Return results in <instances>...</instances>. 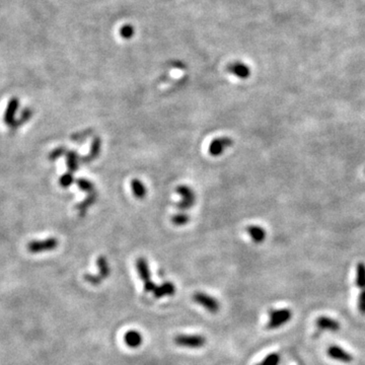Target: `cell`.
<instances>
[{"label": "cell", "mask_w": 365, "mask_h": 365, "mask_svg": "<svg viewBox=\"0 0 365 365\" xmlns=\"http://www.w3.org/2000/svg\"><path fill=\"white\" fill-rule=\"evenodd\" d=\"M292 311L288 308L279 309V310H271L269 312V320L266 324L268 330H276L283 326H285L292 319Z\"/></svg>", "instance_id": "6da1fadb"}, {"label": "cell", "mask_w": 365, "mask_h": 365, "mask_svg": "<svg viewBox=\"0 0 365 365\" xmlns=\"http://www.w3.org/2000/svg\"><path fill=\"white\" fill-rule=\"evenodd\" d=\"M136 269L139 274L140 279L143 282L144 291L145 292H153L156 285L155 283L151 281L150 270L148 267V263L144 258H139L136 261Z\"/></svg>", "instance_id": "7a4b0ae2"}, {"label": "cell", "mask_w": 365, "mask_h": 365, "mask_svg": "<svg viewBox=\"0 0 365 365\" xmlns=\"http://www.w3.org/2000/svg\"><path fill=\"white\" fill-rule=\"evenodd\" d=\"M174 343L180 347L201 348L206 344V338L201 335H178L174 338Z\"/></svg>", "instance_id": "3957f363"}, {"label": "cell", "mask_w": 365, "mask_h": 365, "mask_svg": "<svg viewBox=\"0 0 365 365\" xmlns=\"http://www.w3.org/2000/svg\"><path fill=\"white\" fill-rule=\"evenodd\" d=\"M192 298L196 303L199 304V306L203 307L211 314H216L220 309L219 301L215 297L208 295L204 292H201V291L195 292Z\"/></svg>", "instance_id": "277c9868"}, {"label": "cell", "mask_w": 365, "mask_h": 365, "mask_svg": "<svg viewBox=\"0 0 365 365\" xmlns=\"http://www.w3.org/2000/svg\"><path fill=\"white\" fill-rule=\"evenodd\" d=\"M58 246V240L55 237L46 238L43 240H34L28 245V250L30 253L39 254L56 249Z\"/></svg>", "instance_id": "5b68a950"}, {"label": "cell", "mask_w": 365, "mask_h": 365, "mask_svg": "<svg viewBox=\"0 0 365 365\" xmlns=\"http://www.w3.org/2000/svg\"><path fill=\"white\" fill-rule=\"evenodd\" d=\"M177 192L182 197V201L179 202V204H178L179 209L186 210L194 205V203L196 201V196L190 187L185 186V185L179 186L177 188Z\"/></svg>", "instance_id": "8992f818"}, {"label": "cell", "mask_w": 365, "mask_h": 365, "mask_svg": "<svg viewBox=\"0 0 365 365\" xmlns=\"http://www.w3.org/2000/svg\"><path fill=\"white\" fill-rule=\"evenodd\" d=\"M232 143H233V141L229 137L216 138L210 143L209 148H208V152L212 156H219L226 149L230 147L232 145Z\"/></svg>", "instance_id": "52a82bcc"}, {"label": "cell", "mask_w": 365, "mask_h": 365, "mask_svg": "<svg viewBox=\"0 0 365 365\" xmlns=\"http://www.w3.org/2000/svg\"><path fill=\"white\" fill-rule=\"evenodd\" d=\"M327 354L330 358L342 363H351L354 359L351 353H349L348 351L343 349L340 346H336V345H333V346H330L328 348Z\"/></svg>", "instance_id": "ba28073f"}, {"label": "cell", "mask_w": 365, "mask_h": 365, "mask_svg": "<svg viewBox=\"0 0 365 365\" xmlns=\"http://www.w3.org/2000/svg\"><path fill=\"white\" fill-rule=\"evenodd\" d=\"M317 327L321 331H328V332H338L341 329L340 322L327 316H320L316 320Z\"/></svg>", "instance_id": "9c48e42d"}, {"label": "cell", "mask_w": 365, "mask_h": 365, "mask_svg": "<svg viewBox=\"0 0 365 365\" xmlns=\"http://www.w3.org/2000/svg\"><path fill=\"white\" fill-rule=\"evenodd\" d=\"M228 71L231 73L232 75L238 78H241V79H246L251 75L250 67L245 63L239 62V61H236V62H232L228 64Z\"/></svg>", "instance_id": "30bf717a"}, {"label": "cell", "mask_w": 365, "mask_h": 365, "mask_svg": "<svg viewBox=\"0 0 365 365\" xmlns=\"http://www.w3.org/2000/svg\"><path fill=\"white\" fill-rule=\"evenodd\" d=\"M155 298H161L165 296H172L176 293V286L173 282H164L159 286H156L152 292Z\"/></svg>", "instance_id": "8fae6325"}, {"label": "cell", "mask_w": 365, "mask_h": 365, "mask_svg": "<svg viewBox=\"0 0 365 365\" xmlns=\"http://www.w3.org/2000/svg\"><path fill=\"white\" fill-rule=\"evenodd\" d=\"M124 341L128 347L137 348L143 342V338H142V335L138 331L131 330L125 334Z\"/></svg>", "instance_id": "7c38bea8"}, {"label": "cell", "mask_w": 365, "mask_h": 365, "mask_svg": "<svg viewBox=\"0 0 365 365\" xmlns=\"http://www.w3.org/2000/svg\"><path fill=\"white\" fill-rule=\"evenodd\" d=\"M100 145H101V141L98 137H94L92 142H91V151L89 153V155L84 156L80 158V162L83 161L84 164H89V162L92 161L93 159H95L100 151Z\"/></svg>", "instance_id": "4fadbf2b"}, {"label": "cell", "mask_w": 365, "mask_h": 365, "mask_svg": "<svg viewBox=\"0 0 365 365\" xmlns=\"http://www.w3.org/2000/svg\"><path fill=\"white\" fill-rule=\"evenodd\" d=\"M17 109H18V100L16 98H12L7 105V108L5 110V115H4V121L7 125L11 126L12 124L15 123L14 116H15Z\"/></svg>", "instance_id": "5bb4252c"}, {"label": "cell", "mask_w": 365, "mask_h": 365, "mask_svg": "<svg viewBox=\"0 0 365 365\" xmlns=\"http://www.w3.org/2000/svg\"><path fill=\"white\" fill-rule=\"evenodd\" d=\"M247 232L250 237L257 243H261L266 238V231L263 228L258 226H249L247 228Z\"/></svg>", "instance_id": "9a60e30c"}, {"label": "cell", "mask_w": 365, "mask_h": 365, "mask_svg": "<svg viewBox=\"0 0 365 365\" xmlns=\"http://www.w3.org/2000/svg\"><path fill=\"white\" fill-rule=\"evenodd\" d=\"M131 189H132L133 195L137 199H143L146 196L147 189L144 186L143 182L138 179H134L131 181Z\"/></svg>", "instance_id": "2e32d148"}, {"label": "cell", "mask_w": 365, "mask_h": 365, "mask_svg": "<svg viewBox=\"0 0 365 365\" xmlns=\"http://www.w3.org/2000/svg\"><path fill=\"white\" fill-rule=\"evenodd\" d=\"M96 265L98 267V274L97 275L103 280L108 278V276L111 273V269H110V265H109L107 258L104 257V256L98 257L97 260H96Z\"/></svg>", "instance_id": "e0dca14e"}, {"label": "cell", "mask_w": 365, "mask_h": 365, "mask_svg": "<svg viewBox=\"0 0 365 365\" xmlns=\"http://www.w3.org/2000/svg\"><path fill=\"white\" fill-rule=\"evenodd\" d=\"M97 200V194L96 192H92V193H90V195L85 199L84 202L79 203V204L77 205V210L79 212L80 215H85L87 210L91 206L93 205V203H95V201Z\"/></svg>", "instance_id": "ac0fdd59"}, {"label": "cell", "mask_w": 365, "mask_h": 365, "mask_svg": "<svg viewBox=\"0 0 365 365\" xmlns=\"http://www.w3.org/2000/svg\"><path fill=\"white\" fill-rule=\"evenodd\" d=\"M356 287L360 290L365 289V264L360 262L356 265V278H355Z\"/></svg>", "instance_id": "d6986e66"}, {"label": "cell", "mask_w": 365, "mask_h": 365, "mask_svg": "<svg viewBox=\"0 0 365 365\" xmlns=\"http://www.w3.org/2000/svg\"><path fill=\"white\" fill-rule=\"evenodd\" d=\"M66 162H67V168L70 173H74L77 171L80 158L78 154L75 151H67L66 153Z\"/></svg>", "instance_id": "ffe728a7"}, {"label": "cell", "mask_w": 365, "mask_h": 365, "mask_svg": "<svg viewBox=\"0 0 365 365\" xmlns=\"http://www.w3.org/2000/svg\"><path fill=\"white\" fill-rule=\"evenodd\" d=\"M281 361V356L278 353H271L264 358L261 362L256 365H279Z\"/></svg>", "instance_id": "44dd1931"}, {"label": "cell", "mask_w": 365, "mask_h": 365, "mask_svg": "<svg viewBox=\"0 0 365 365\" xmlns=\"http://www.w3.org/2000/svg\"><path fill=\"white\" fill-rule=\"evenodd\" d=\"M76 184L78 186V188L84 191V192H89V193H92L94 192V186L92 182L85 178H80L76 181Z\"/></svg>", "instance_id": "7402d4cb"}, {"label": "cell", "mask_w": 365, "mask_h": 365, "mask_svg": "<svg viewBox=\"0 0 365 365\" xmlns=\"http://www.w3.org/2000/svg\"><path fill=\"white\" fill-rule=\"evenodd\" d=\"M190 220V216L186 213H177L172 217V222L174 223L175 226H184L186 223H188Z\"/></svg>", "instance_id": "603a6c76"}, {"label": "cell", "mask_w": 365, "mask_h": 365, "mask_svg": "<svg viewBox=\"0 0 365 365\" xmlns=\"http://www.w3.org/2000/svg\"><path fill=\"white\" fill-rule=\"evenodd\" d=\"M119 34L123 39L129 40V39L133 38V36L135 35V29L132 25H125L120 29Z\"/></svg>", "instance_id": "cb8c5ba5"}, {"label": "cell", "mask_w": 365, "mask_h": 365, "mask_svg": "<svg viewBox=\"0 0 365 365\" xmlns=\"http://www.w3.org/2000/svg\"><path fill=\"white\" fill-rule=\"evenodd\" d=\"M74 182V178L72 176V173H67L65 175H63L62 177L60 178V185L62 186L63 188H67L69 187L70 185H72V182Z\"/></svg>", "instance_id": "d4e9b609"}, {"label": "cell", "mask_w": 365, "mask_h": 365, "mask_svg": "<svg viewBox=\"0 0 365 365\" xmlns=\"http://www.w3.org/2000/svg\"><path fill=\"white\" fill-rule=\"evenodd\" d=\"M357 306H358V311L362 315H365V289L361 290V292L359 293Z\"/></svg>", "instance_id": "484cf974"}, {"label": "cell", "mask_w": 365, "mask_h": 365, "mask_svg": "<svg viewBox=\"0 0 365 365\" xmlns=\"http://www.w3.org/2000/svg\"><path fill=\"white\" fill-rule=\"evenodd\" d=\"M85 280L87 282H89L90 284H91V285H98V284H100V282L103 281V279H101L97 274H95V275L86 274L85 275Z\"/></svg>", "instance_id": "4316f807"}, {"label": "cell", "mask_w": 365, "mask_h": 365, "mask_svg": "<svg viewBox=\"0 0 365 365\" xmlns=\"http://www.w3.org/2000/svg\"><path fill=\"white\" fill-rule=\"evenodd\" d=\"M67 151H68V150H67L66 148L62 147V146H61V147H58V148L54 149V150L51 152V154H50V159H51V160H55V159H57V158L61 157L62 155H66Z\"/></svg>", "instance_id": "83f0119b"}, {"label": "cell", "mask_w": 365, "mask_h": 365, "mask_svg": "<svg viewBox=\"0 0 365 365\" xmlns=\"http://www.w3.org/2000/svg\"><path fill=\"white\" fill-rule=\"evenodd\" d=\"M91 134V130H85L83 132H79V133H76L75 135L72 136V140L74 141H77V142H80V141H84L88 138L89 135Z\"/></svg>", "instance_id": "f1b7e54d"}]
</instances>
